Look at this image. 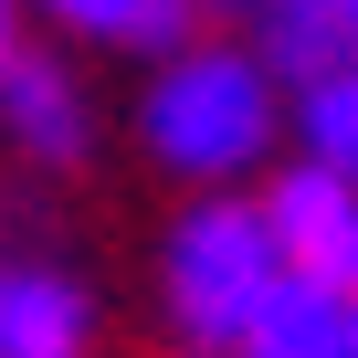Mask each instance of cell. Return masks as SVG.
Returning <instances> with one entry per match:
<instances>
[{"label":"cell","mask_w":358,"mask_h":358,"mask_svg":"<svg viewBox=\"0 0 358 358\" xmlns=\"http://www.w3.org/2000/svg\"><path fill=\"white\" fill-rule=\"evenodd\" d=\"M137 148L179 179H201V190H232L274 148V64L232 53V43L158 53V74L137 85Z\"/></svg>","instance_id":"6da1fadb"},{"label":"cell","mask_w":358,"mask_h":358,"mask_svg":"<svg viewBox=\"0 0 358 358\" xmlns=\"http://www.w3.org/2000/svg\"><path fill=\"white\" fill-rule=\"evenodd\" d=\"M295 148L337 179H358V64H327L295 85Z\"/></svg>","instance_id":"ba28073f"},{"label":"cell","mask_w":358,"mask_h":358,"mask_svg":"<svg viewBox=\"0 0 358 358\" xmlns=\"http://www.w3.org/2000/svg\"><path fill=\"white\" fill-rule=\"evenodd\" d=\"M85 285L53 264L0 253V358H85Z\"/></svg>","instance_id":"5b68a950"},{"label":"cell","mask_w":358,"mask_h":358,"mask_svg":"<svg viewBox=\"0 0 358 358\" xmlns=\"http://www.w3.org/2000/svg\"><path fill=\"white\" fill-rule=\"evenodd\" d=\"M32 11H53L64 32L116 43V53H179V43H190V11H201V0H32Z\"/></svg>","instance_id":"52a82bcc"},{"label":"cell","mask_w":358,"mask_h":358,"mask_svg":"<svg viewBox=\"0 0 358 358\" xmlns=\"http://www.w3.org/2000/svg\"><path fill=\"white\" fill-rule=\"evenodd\" d=\"M0 137H11L22 158H43V169L85 158V95H74V74L53 53H11L0 64Z\"/></svg>","instance_id":"277c9868"},{"label":"cell","mask_w":358,"mask_h":358,"mask_svg":"<svg viewBox=\"0 0 358 358\" xmlns=\"http://www.w3.org/2000/svg\"><path fill=\"white\" fill-rule=\"evenodd\" d=\"M232 358H348V295L316 274H285L253 306V327L232 337Z\"/></svg>","instance_id":"8992f818"},{"label":"cell","mask_w":358,"mask_h":358,"mask_svg":"<svg viewBox=\"0 0 358 358\" xmlns=\"http://www.w3.org/2000/svg\"><path fill=\"white\" fill-rule=\"evenodd\" d=\"M274 285H285V253L264 232V201L211 190L201 211H179V232H169V316H179L190 348L232 358V337L253 327V306Z\"/></svg>","instance_id":"7a4b0ae2"},{"label":"cell","mask_w":358,"mask_h":358,"mask_svg":"<svg viewBox=\"0 0 358 358\" xmlns=\"http://www.w3.org/2000/svg\"><path fill=\"white\" fill-rule=\"evenodd\" d=\"M348 358H358V285H348Z\"/></svg>","instance_id":"8fae6325"},{"label":"cell","mask_w":358,"mask_h":358,"mask_svg":"<svg viewBox=\"0 0 358 358\" xmlns=\"http://www.w3.org/2000/svg\"><path fill=\"white\" fill-rule=\"evenodd\" d=\"M253 11H264V0H253Z\"/></svg>","instance_id":"7c38bea8"},{"label":"cell","mask_w":358,"mask_h":358,"mask_svg":"<svg viewBox=\"0 0 358 358\" xmlns=\"http://www.w3.org/2000/svg\"><path fill=\"white\" fill-rule=\"evenodd\" d=\"M316 11H327V22H337V43L358 53V0H316Z\"/></svg>","instance_id":"9c48e42d"},{"label":"cell","mask_w":358,"mask_h":358,"mask_svg":"<svg viewBox=\"0 0 358 358\" xmlns=\"http://www.w3.org/2000/svg\"><path fill=\"white\" fill-rule=\"evenodd\" d=\"M264 232H274L285 274H316V285L348 295V285H358V179L295 158L274 190H264Z\"/></svg>","instance_id":"3957f363"},{"label":"cell","mask_w":358,"mask_h":358,"mask_svg":"<svg viewBox=\"0 0 358 358\" xmlns=\"http://www.w3.org/2000/svg\"><path fill=\"white\" fill-rule=\"evenodd\" d=\"M22 53V0H0V64Z\"/></svg>","instance_id":"30bf717a"}]
</instances>
